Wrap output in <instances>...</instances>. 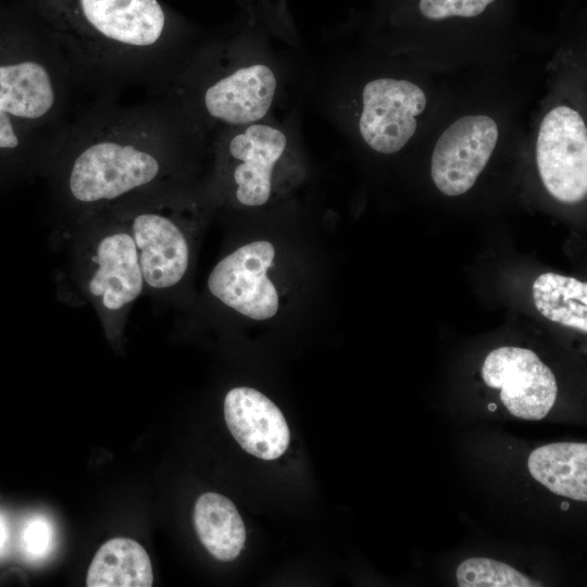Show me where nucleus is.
I'll return each instance as SVG.
<instances>
[{
  "label": "nucleus",
  "instance_id": "1",
  "mask_svg": "<svg viewBox=\"0 0 587 587\" xmlns=\"http://www.w3.org/2000/svg\"><path fill=\"white\" fill-rule=\"evenodd\" d=\"M201 137L174 103L98 98L70 121L43 173L54 230L166 190V177Z\"/></svg>",
  "mask_w": 587,
  "mask_h": 587
},
{
  "label": "nucleus",
  "instance_id": "2",
  "mask_svg": "<svg viewBox=\"0 0 587 587\" xmlns=\"http://www.w3.org/2000/svg\"><path fill=\"white\" fill-rule=\"evenodd\" d=\"M43 13L77 89L99 98L173 80L187 62L158 0H45Z\"/></svg>",
  "mask_w": 587,
  "mask_h": 587
},
{
  "label": "nucleus",
  "instance_id": "3",
  "mask_svg": "<svg viewBox=\"0 0 587 587\" xmlns=\"http://www.w3.org/2000/svg\"><path fill=\"white\" fill-rule=\"evenodd\" d=\"M65 250L60 291L67 301L90 304L107 337L118 342L129 313L145 292L137 249L126 226L103 211L53 230Z\"/></svg>",
  "mask_w": 587,
  "mask_h": 587
},
{
  "label": "nucleus",
  "instance_id": "4",
  "mask_svg": "<svg viewBox=\"0 0 587 587\" xmlns=\"http://www.w3.org/2000/svg\"><path fill=\"white\" fill-rule=\"evenodd\" d=\"M76 90L45 29L0 40V111L40 127H64Z\"/></svg>",
  "mask_w": 587,
  "mask_h": 587
},
{
  "label": "nucleus",
  "instance_id": "5",
  "mask_svg": "<svg viewBox=\"0 0 587 587\" xmlns=\"http://www.w3.org/2000/svg\"><path fill=\"white\" fill-rule=\"evenodd\" d=\"M174 80V104L201 132L208 124L238 127L263 121L278 90L276 72L264 62L217 71L193 57Z\"/></svg>",
  "mask_w": 587,
  "mask_h": 587
},
{
  "label": "nucleus",
  "instance_id": "6",
  "mask_svg": "<svg viewBox=\"0 0 587 587\" xmlns=\"http://www.w3.org/2000/svg\"><path fill=\"white\" fill-rule=\"evenodd\" d=\"M166 190L140 196L107 211L129 230L145 282V291L165 292L187 275L190 243L182 224L167 212Z\"/></svg>",
  "mask_w": 587,
  "mask_h": 587
},
{
  "label": "nucleus",
  "instance_id": "7",
  "mask_svg": "<svg viewBox=\"0 0 587 587\" xmlns=\"http://www.w3.org/2000/svg\"><path fill=\"white\" fill-rule=\"evenodd\" d=\"M536 159L548 192L564 203L587 195V129L580 114L569 107L552 109L542 120Z\"/></svg>",
  "mask_w": 587,
  "mask_h": 587
},
{
  "label": "nucleus",
  "instance_id": "8",
  "mask_svg": "<svg viewBox=\"0 0 587 587\" xmlns=\"http://www.w3.org/2000/svg\"><path fill=\"white\" fill-rule=\"evenodd\" d=\"M275 249L270 241L247 243L222 259L208 277L210 292L252 320H267L278 310V294L267 277Z\"/></svg>",
  "mask_w": 587,
  "mask_h": 587
},
{
  "label": "nucleus",
  "instance_id": "9",
  "mask_svg": "<svg viewBox=\"0 0 587 587\" xmlns=\"http://www.w3.org/2000/svg\"><path fill=\"white\" fill-rule=\"evenodd\" d=\"M482 376L487 386L501 390L500 399L509 412L523 420L546 417L557 399L553 373L528 349L492 350L484 361Z\"/></svg>",
  "mask_w": 587,
  "mask_h": 587
},
{
  "label": "nucleus",
  "instance_id": "10",
  "mask_svg": "<svg viewBox=\"0 0 587 587\" xmlns=\"http://www.w3.org/2000/svg\"><path fill=\"white\" fill-rule=\"evenodd\" d=\"M426 105L423 90L408 80L377 78L362 91L359 130L375 151L398 152L416 130V116Z\"/></svg>",
  "mask_w": 587,
  "mask_h": 587
},
{
  "label": "nucleus",
  "instance_id": "11",
  "mask_svg": "<svg viewBox=\"0 0 587 587\" xmlns=\"http://www.w3.org/2000/svg\"><path fill=\"white\" fill-rule=\"evenodd\" d=\"M498 140V126L489 116L467 115L452 123L439 137L432 157V178L447 196L473 187Z\"/></svg>",
  "mask_w": 587,
  "mask_h": 587
},
{
  "label": "nucleus",
  "instance_id": "12",
  "mask_svg": "<svg viewBox=\"0 0 587 587\" xmlns=\"http://www.w3.org/2000/svg\"><path fill=\"white\" fill-rule=\"evenodd\" d=\"M225 137L226 151L235 162L232 176L236 199L246 207L265 204L272 193L275 167L288 149V134L263 120L234 127Z\"/></svg>",
  "mask_w": 587,
  "mask_h": 587
},
{
  "label": "nucleus",
  "instance_id": "13",
  "mask_svg": "<svg viewBox=\"0 0 587 587\" xmlns=\"http://www.w3.org/2000/svg\"><path fill=\"white\" fill-rule=\"evenodd\" d=\"M224 415L230 434L246 452L274 460L287 450L290 432L285 416L262 392L233 388L224 400Z\"/></svg>",
  "mask_w": 587,
  "mask_h": 587
},
{
  "label": "nucleus",
  "instance_id": "14",
  "mask_svg": "<svg viewBox=\"0 0 587 587\" xmlns=\"http://www.w3.org/2000/svg\"><path fill=\"white\" fill-rule=\"evenodd\" d=\"M532 476L555 495L587 501V445L554 442L530 452Z\"/></svg>",
  "mask_w": 587,
  "mask_h": 587
},
{
  "label": "nucleus",
  "instance_id": "15",
  "mask_svg": "<svg viewBox=\"0 0 587 587\" xmlns=\"http://www.w3.org/2000/svg\"><path fill=\"white\" fill-rule=\"evenodd\" d=\"M152 564L146 549L136 540L116 537L96 552L86 578L88 587H150Z\"/></svg>",
  "mask_w": 587,
  "mask_h": 587
},
{
  "label": "nucleus",
  "instance_id": "16",
  "mask_svg": "<svg viewBox=\"0 0 587 587\" xmlns=\"http://www.w3.org/2000/svg\"><path fill=\"white\" fill-rule=\"evenodd\" d=\"M193 524L200 541L215 559L229 562L241 552L246 528L235 504L225 496L202 494L195 504Z\"/></svg>",
  "mask_w": 587,
  "mask_h": 587
},
{
  "label": "nucleus",
  "instance_id": "17",
  "mask_svg": "<svg viewBox=\"0 0 587 587\" xmlns=\"http://www.w3.org/2000/svg\"><path fill=\"white\" fill-rule=\"evenodd\" d=\"M536 309L546 319L587 332V284L557 273H544L533 284Z\"/></svg>",
  "mask_w": 587,
  "mask_h": 587
},
{
  "label": "nucleus",
  "instance_id": "18",
  "mask_svg": "<svg viewBox=\"0 0 587 587\" xmlns=\"http://www.w3.org/2000/svg\"><path fill=\"white\" fill-rule=\"evenodd\" d=\"M460 587H535L534 583L512 566L489 558H470L457 570Z\"/></svg>",
  "mask_w": 587,
  "mask_h": 587
},
{
  "label": "nucleus",
  "instance_id": "19",
  "mask_svg": "<svg viewBox=\"0 0 587 587\" xmlns=\"http://www.w3.org/2000/svg\"><path fill=\"white\" fill-rule=\"evenodd\" d=\"M24 554L32 561L46 559L55 545L53 524L43 515L30 517L24 525L21 535Z\"/></svg>",
  "mask_w": 587,
  "mask_h": 587
},
{
  "label": "nucleus",
  "instance_id": "20",
  "mask_svg": "<svg viewBox=\"0 0 587 587\" xmlns=\"http://www.w3.org/2000/svg\"><path fill=\"white\" fill-rule=\"evenodd\" d=\"M495 0H421L420 10L429 20L452 16L473 17L485 11Z\"/></svg>",
  "mask_w": 587,
  "mask_h": 587
},
{
  "label": "nucleus",
  "instance_id": "21",
  "mask_svg": "<svg viewBox=\"0 0 587 587\" xmlns=\"http://www.w3.org/2000/svg\"><path fill=\"white\" fill-rule=\"evenodd\" d=\"M8 539L7 526L3 519L0 516V552L3 550Z\"/></svg>",
  "mask_w": 587,
  "mask_h": 587
},
{
  "label": "nucleus",
  "instance_id": "22",
  "mask_svg": "<svg viewBox=\"0 0 587 587\" xmlns=\"http://www.w3.org/2000/svg\"><path fill=\"white\" fill-rule=\"evenodd\" d=\"M488 409H489V411H496V409H497L496 403H489Z\"/></svg>",
  "mask_w": 587,
  "mask_h": 587
},
{
  "label": "nucleus",
  "instance_id": "23",
  "mask_svg": "<svg viewBox=\"0 0 587 587\" xmlns=\"http://www.w3.org/2000/svg\"><path fill=\"white\" fill-rule=\"evenodd\" d=\"M569 507H570V505H569L567 502H562V503H561V509H562V510H567Z\"/></svg>",
  "mask_w": 587,
  "mask_h": 587
}]
</instances>
